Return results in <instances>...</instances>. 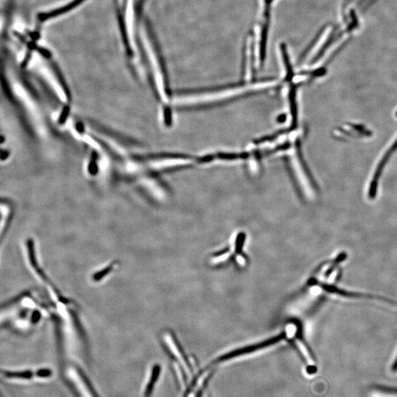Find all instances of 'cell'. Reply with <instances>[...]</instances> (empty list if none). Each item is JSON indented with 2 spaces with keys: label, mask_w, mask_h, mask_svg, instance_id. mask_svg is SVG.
Masks as SVG:
<instances>
[{
  "label": "cell",
  "mask_w": 397,
  "mask_h": 397,
  "mask_svg": "<svg viewBox=\"0 0 397 397\" xmlns=\"http://www.w3.org/2000/svg\"><path fill=\"white\" fill-rule=\"evenodd\" d=\"M4 374L6 378H11V379L30 380L34 376H37V371L35 372L31 371H5Z\"/></svg>",
  "instance_id": "2"
},
{
  "label": "cell",
  "mask_w": 397,
  "mask_h": 397,
  "mask_svg": "<svg viewBox=\"0 0 397 397\" xmlns=\"http://www.w3.org/2000/svg\"><path fill=\"white\" fill-rule=\"evenodd\" d=\"M161 373V367L158 365H155L152 368V373H151L150 378L149 380L148 384L146 386L145 391H144V396L149 397L153 391L154 385L158 379L159 375Z\"/></svg>",
  "instance_id": "1"
},
{
  "label": "cell",
  "mask_w": 397,
  "mask_h": 397,
  "mask_svg": "<svg viewBox=\"0 0 397 397\" xmlns=\"http://www.w3.org/2000/svg\"><path fill=\"white\" fill-rule=\"evenodd\" d=\"M52 374V370L50 369H41L37 371V376L41 378H50Z\"/></svg>",
  "instance_id": "3"
},
{
  "label": "cell",
  "mask_w": 397,
  "mask_h": 397,
  "mask_svg": "<svg viewBox=\"0 0 397 397\" xmlns=\"http://www.w3.org/2000/svg\"><path fill=\"white\" fill-rule=\"evenodd\" d=\"M392 370H393V371H397V358L395 362L393 363V366H392Z\"/></svg>",
  "instance_id": "4"
}]
</instances>
